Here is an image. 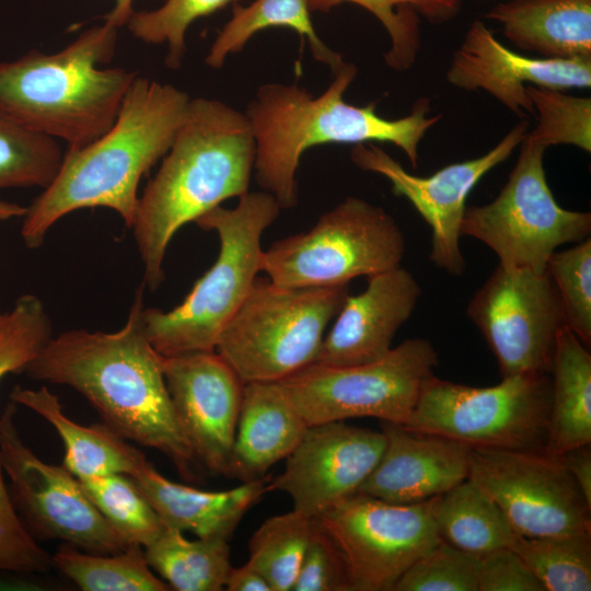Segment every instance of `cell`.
<instances>
[{"mask_svg": "<svg viewBox=\"0 0 591 591\" xmlns=\"http://www.w3.org/2000/svg\"><path fill=\"white\" fill-rule=\"evenodd\" d=\"M143 287L136 291L123 327L111 333L70 329L51 336L24 373L76 390L103 424L128 441L158 450L190 480L198 462L175 415L161 355L146 334Z\"/></svg>", "mask_w": 591, "mask_h": 591, "instance_id": "cell-1", "label": "cell"}, {"mask_svg": "<svg viewBox=\"0 0 591 591\" xmlns=\"http://www.w3.org/2000/svg\"><path fill=\"white\" fill-rule=\"evenodd\" d=\"M256 143L245 114L218 100L190 99L161 166L141 196L131 230L151 291L163 282L176 232L227 199L248 193Z\"/></svg>", "mask_w": 591, "mask_h": 591, "instance_id": "cell-2", "label": "cell"}, {"mask_svg": "<svg viewBox=\"0 0 591 591\" xmlns=\"http://www.w3.org/2000/svg\"><path fill=\"white\" fill-rule=\"evenodd\" d=\"M190 97L169 83L137 76L113 126L68 148L53 182L26 207L21 236L39 247L51 227L85 208L112 209L131 228L142 176L169 151Z\"/></svg>", "mask_w": 591, "mask_h": 591, "instance_id": "cell-3", "label": "cell"}, {"mask_svg": "<svg viewBox=\"0 0 591 591\" xmlns=\"http://www.w3.org/2000/svg\"><path fill=\"white\" fill-rule=\"evenodd\" d=\"M357 72L356 65L344 62L318 96L297 83H266L250 102L245 115L256 143L255 179L281 209L297 205L300 159L315 146L390 142L417 167L419 144L441 115L429 116L430 100L425 96L415 101L408 115L396 119L380 116L376 102L366 106L345 102L344 93Z\"/></svg>", "mask_w": 591, "mask_h": 591, "instance_id": "cell-4", "label": "cell"}, {"mask_svg": "<svg viewBox=\"0 0 591 591\" xmlns=\"http://www.w3.org/2000/svg\"><path fill=\"white\" fill-rule=\"evenodd\" d=\"M117 27L103 21L57 53L31 50L0 62V109L24 126L83 147L114 124L138 76L101 68L113 59Z\"/></svg>", "mask_w": 591, "mask_h": 591, "instance_id": "cell-5", "label": "cell"}, {"mask_svg": "<svg viewBox=\"0 0 591 591\" xmlns=\"http://www.w3.org/2000/svg\"><path fill=\"white\" fill-rule=\"evenodd\" d=\"M280 210L271 194L248 192L234 208L220 205L194 221L217 233L219 254L178 305L170 311L144 308L146 334L159 355L216 350L220 334L260 273L262 237Z\"/></svg>", "mask_w": 591, "mask_h": 591, "instance_id": "cell-6", "label": "cell"}, {"mask_svg": "<svg viewBox=\"0 0 591 591\" xmlns=\"http://www.w3.org/2000/svg\"><path fill=\"white\" fill-rule=\"evenodd\" d=\"M349 285L293 288L257 278L216 351L242 382H277L315 362Z\"/></svg>", "mask_w": 591, "mask_h": 591, "instance_id": "cell-7", "label": "cell"}, {"mask_svg": "<svg viewBox=\"0 0 591 591\" xmlns=\"http://www.w3.org/2000/svg\"><path fill=\"white\" fill-rule=\"evenodd\" d=\"M406 240L385 209L347 197L308 231L274 242L263 251L260 271L276 285L315 288L349 285L397 266Z\"/></svg>", "mask_w": 591, "mask_h": 591, "instance_id": "cell-8", "label": "cell"}, {"mask_svg": "<svg viewBox=\"0 0 591 591\" xmlns=\"http://www.w3.org/2000/svg\"><path fill=\"white\" fill-rule=\"evenodd\" d=\"M549 406V373L502 378L500 383L487 387L433 375L422 385L403 426L471 449L543 451Z\"/></svg>", "mask_w": 591, "mask_h": 591, "instance_id": "cell-9", "label": "cell"}, {"mask_svg": "<svg viewBox=\"0 0 591 591\" xmlns=\"http://www.w3.org/2000/svg\"><path fill=\"white\" fill-rule=\"evenodd\" d=\"M519 157L498 196L480 206H466L461 234L487 245L499 264L546 271L551 255L560 245L590 236L591 215L559 206L544 170L546 147L529 131Z\"/></svg>", "mask_w": 591, "mask_h": 591, "instance_id": "cell-10", "label": "cell"}, {"mask_svg": "<svg viewBox=\"0 0 591 591\" xmlns=\"http://www.w3.org/2000/svg\"><path fill=\"white\" fill-rule=\"evenodd\" d=\"M438 363L428 339L408 338L378 360L344 367L313 362L277 382L309 426L356 417L404 425Z\"/></svg>", "mask_w": 591, "mask_h": 591, "instance_id": "cell-11", "label": "cell"}, {"mask_svg": "<svg viewBox=\"0 0 591 591\" xmlns=\"http://www.w3.org/2000/svg\"><path fill=\"white\" fill-rule=\"evenodd\" d=\"M434 500L393 503L354 494L316 517L343 556L349 591H393L405 571L442 541Z\"/></svg>", "mask_w": 591, "mask_h": 591, "instance_id": "cell-12", "label": "cell"}, {"mask_svg": "<svg viewBox=\"0 0 591 591\" xmlns=\"http://www.w3.org/2000/svg\"><path fill=\"white\" fill-rule=\"evenodd\" d=\"M16 404L0 415V461L11 500L36 538L61 540L94 554H115L129 544L99 512L79 480L62 465L40 460L15 424Z\"/></svg>", "mask_w": 591, "mask_h": 591, "instance_id": "cell-13", "label": "cell"}, {"mask_svg": "<svg viewBox=\"0 0 591 591\" xmlns=\"http://www.w3.org/2000/svg\"><path fill=\"white\" fill-rule=\"evenodd\" d=\"M466 314L484 336L502 378L549 373L565 326L557 290L546 271L497 265L468 302Z\"/></svg>", "mask_w": 591, "mask_h": 591, "instance_id": "cell-14", "label": "cell"}, {"mask_svg": "<svg viewBox=\"0 0 591 591\" xmlns=\"http://www.w3.org/2000/svg\"><path fill=\"white\" fill-rule=\"evenodd\" d=\"M467 478L500 508L520 536L591 531V507L560 455L471 449Z\"/></svg>", "mask_w": 591, "mask_h": 591, "instance_id": "cell-15", "label": "cell"}, {"mask_svg": "<svg viewBox=\"0 0 591 591\" xmlns=\"http://www.w3.org/2000/svg\"><path fill=\"white\" fill-rule=\"evenodd\" d=\"M529 126L526 118L521 119L485 154L451 163L429 176L407 172L374 143L354 144L350 159L357 167L385 177L392 193L414 206L431 229L430 260L439 269L461 276L466 269L460 237L467 196L489 171L513 153Z\"/></svg>", "mask_w": 591, "mask_h": 591, "instance_id": "cell-16", "label": "cell"}, {"mask_svg": "<svg viewBox=\"0 0 591 591\" xmlns=\"http://www.w3.org/2000/svg\"><path fill=\"white\" fill-rule=\"evenodd\" d=\"M384 432L345 421L311 425L287 457L269 491L286 493L293 510L316 518L357 493L380 461Z\"/></svg>", "mask_w": 591, "mask_h": 591, "instance_id": "cell-17", "label": "cell"}, {"mask_svg": "<svg viewBox=\"0 0 591 591\" xmlns=\"http://www.w3.org/2000/svg\"><path fill=\"white\" fill-rule=\"evenodd\" d=\"M178 424L199 464L227 475L244 383L216 351L161 356Z\"/></svg>", "mask_w": 591, "mask_h": 591, "instance_id": "cell-18", "label": "cell"}, {"mask_svg": "<svg viewBox=\"0 0 591 591\" xmlns=\"http://www.w3.org/2000/svg\"><path fill=\"white\" fill-rule=\"evenodd\" d=\"M445 78L464 91H485L521 119L535 112L526 86L558 90L591 86V56L533 58L512 51L479 20L454 50Z\"/></svg>", "mask_w": 591, "mask_h": 591, "instance_id": "cell-19", "label": "cell"}, {"mask_svg": "<svg viewBox=\"0 0 591 591\" xmlns=\"http://www.w3.org/2000/svg\"><path fill=\"white\" fill-rule=\"evenodd\" d=\"M367 288L348 294L325 334L315 362L344 367L384 357L421 297V287L397 266L367 277Z\"/></svg>", "mask_w": 591, "mask_h": 591, "instance_id": "cell-20", "label": "cell"}, {"mask_svg": "<svg viewBox=\"0 0 591 591\" xmlns=\"http://www.w3.org/2000/svg\"><path fill=\"white\" fill-rule=\"evenodd\" d=\"M380 461L356 494L393 503L440 496L468 477L471 448L461 442L383 422Z\"/></svg>", "mask_w": 591, "mask_h": 591, "instance_id": "cell-21", "label": "cell"}, {"mask_svg": "<svg viewBox=\"0 0 591 591\" xmlns=\"http://www.w3.org/2000/svg\"><path fill=\"white\" fill-rule=\"evenodd\" d=\"M130 477L164 526L227 541L246 512L269 491L271 479L265 475L227 490H201L167 479L149 461Z\"/></svg>", "mask_w": 591, "mask_h": 591, "instance_id": "cell-22", "label": "cell"}, {"mask_svg": "<svg viewBox=\"0 0 591 591\" xmlns=\"http://www.w3.org/2000/svg\"><path fill=\"white\" fill-rule=\"evenodd\" d=\"M308 427L278 382L245 383L227 475L242 483L267 475Z\"/></svg>", "mask_w": 591, "mask_h": 591, "instance_id": "cell-23", "label": "cell"}, {"mask_svg": "<svg viewBox=\"0 0 591 591\" xmlns=\"http://www.w3.org/2000/svg\"><path fill=\"white\" fill-rule=\"evenodd\" d=\"M485 16L515 47L541 58L591 56V0H506Z\"/></svg>", "mask_w": 591, "mask_h": 591, "instance_id": "cell-24", "label": "cell"}, {"mask_svg": "<svg viewBox=\"0 0 591 591\" xmlns=\"http://www.w3.org/2000/svg\"><path fill=\"white\" fill-rule=\"evenodd\" d=\"M10 398L55 428L66 450L62 466L77 479L112 474L131 476L148 462L141 450L105 424L82 426L71 420L63 414L58 396L46 386L37 390L16 386Z\"/></svg>", "mask_w": 591, "mask_h": 591, "instance_id": "cell-25", "label": "cell"}, {"mask_svg": "<svg viewBox=\"0 0 591 591\" xmlns=\"http://www.w3.org/2000/svg\"><path fill=\"white\" fill-rule=\"evenodd\" d=\"M551 375V406L545 451L563 455L591 444V355L565 325L556 337Z\"/></svg>", "mask_w": 591, "mask_h": 591, "instance_id": "cell-26", "label": "cell"}, {"mask_svg": "<svg viewBox=\"0 0 591 591\" xmlns=\"http://www.w3.org/2000/svg\"><path fill=\"white\" fill-rule=\"evenodd\" d=\"M433 517L443 542L478 556L511 547L520 536L500 508L470 478L436 497Z\"/></svg>", "mask_w": 591, "mask_h": 591, "instance_id": "cell-27", "label": "cell"}, {"mask_svg": "<svg viewBox=\"0 0 591 591\" xmlns=\"http://www.w3.org/2000/svg\"><path fill=\"white\" fill-rule=\"evenodd\" d=\"M308 0H255L248 5L233 3L232 18L218 33L206 56L215 69L223 66L230 54L241 51L256 33L274 26L289 27L308 40L313 58L334 73L345 61L318 37L311 20Z\"/></svg>", "mask_w": 591, "mask_h": 591, "instance_id": "cell-28", "label": "cell"}, {"mask_svg": "<svg viewBox=\"0 0 591 591\" xmlns=\"http://www.w3.org/2000/svg\"><path fill=\"white\" fill-rule=\"evenodd\" d=\"M143 551L150 568L176 591H221L233 568L229 541H190L171 526H164Z\"/></svg>", "mask_w": 591, "mask_h": 591, "instance_id": "cell-29", "label": "cell"}, {"mask_svg": "<svg viewBox=\"0 0 591 591\" xmlns=\"http://www.w3.org/2000/svg\"><path fill=\"white\" fill-rule=\"evenodd\" d=\"M345 2L362 7L385 28L391 45L384 61L393 70L410 69L421 46V19L448 23L459 15L462 0H308L311 12H328Z\"/></svg>", "mask_w": 591, "mask_h": 591, "instance_id": "cell-30", "label": "cell"}, {"mask_svg": "<svg viewBox=\"0 0 591 591\" xmlns=\"http://www.w3.org/2000/svg\"><path fill=\"white\" fill-rule=\"evenodd\" d=\"M53 567L83 591H166L147 563L143 547L129 544L115 554H94L63 543L51 556Z\"/></svg>", "mask_w": 591, "mask_h": 591, "instance_id": "cell-31", "label": "cell"}, {"mask_svg": "<svg viewBox=\"0 0 591 591\" xmlns=\"http://www.w3.org/2000/svg\"><path fill=\"white\" fill-rule=\"evenodd\" d=\"M511 548L545 591L591 590V531L519 536Z\"/></svg>", "mask_w": 591, "mask_h": 591, "instance_id": "cell-32", "label": "cell"}, {"mask_svg": "<svg viewBox=\"0 0 591 591\" xmlns=\"http://www.w3.org/2000/svg\"><path fill=\"white\" fill-rule=\"evenodd\" d=\"M314 518L296 510L268 518L250 540L248 563L271 591H292Z\"/></svg>", "mask_w": 591, "mask_h": 591, "instance_id": "cell-33", "label": "cell"}, {"mask_svg": "<svg viewBox=\"0 0 591 591\" xmlns=\"http://www.w3.org/2000/svg\"><path fill=\"white\" fill-rule=\"evenodd\" d=\"M63 153L57 140L35 131L0 109V189L47 187Z\"/></svg>", "mask_w": 591, "mask_h": 591, "instance_id": "cell-34", "label": "cell"}, {"mask_svg": "<svg viewBox=\"0 0 591 591\" xmlns=\"http://www.w3.org/2000/svg\"><path fill=\"white\" fill-rule=\"evenodd\" d=\"M78 480L89 500L128 544L144 547L164 528L130 476L112 474Z\"/></svg>", "mask_w": 591, "mask_h": 591, "instance_id": "cell-35", "label": "cell"}, {"mask_svg": "<svg viewBox=\"0 0 591 591\" xmlns=\"http://www.w3.org/2000/svg\"><path fill=\"white\" fill-rule=\"evenodd\" d=\"M536 126L529 135L546 148L557 144L591 152V99L565 90L528 85Z\"/></svg>", "mask_w": 591, "mask_h": 591, "instance_id": "cell-36", "label": "cell"}, {"mask_svg": "<svg viewBox=\"0 0 591 591\" xmlns=\"http://www.w3.org/2000/svg\"><path fill=\"white\" fill-rule=\"evenodd\" d=\"M546 273L563 309L565 325L589 348L591 344V239L555 251Z\"/></svg>", "mask_w": 591, "mask_h": 591, "instance_id": "cell-37", "label": "cell"}, {"mask_svg": "<svg viewBox=\"0 0 591 591\" xmlns=\"http://www.w3.org/2000/svg\"><path fill=\"white\" fill-rule=\"evenodd\" d=\"M237 0H164L151 11H135L127 23L134 37L147 44H166L165 65L170 69L182 66L188 27L199 18L235 3Z\"/></svg>", "mask_w": 591, "mask_h": 591, "instance_id": "cell-38", "label": "cell"}, {"mask_svg": "<svg viewBox=\"0 0 591 591\" xmlns=\"http://www.w3.org/2000/svg\"><path fill=\"white\" fill-rule=\"evenodd\" d=\"M51 336L48 313L34 294L21 296L9 311H0V381L24 372Z\"/></svg>", "mask_w": 591, "mask_h": 591, "instance_id": "cell-39", "label": "cell"}, {"mask_svg": "<svg viewBox=\"0 0 591 591\" xmlns=\"http://www.w3.org/2000/svg\"><path fill=\"white\" fill-rule=\"evenodd\" d=\"M479 557L441 541L405 571L393 591H478Z\"/></svg>", "mask_w": 591, "mask_h": 591, "instance_id": "cell-40", "label": "cell"}, {"mask_svg": "<svg viewBox=\"0 0 591 591\" xmlns=\"http://www.w3.org/2000/svg\"><path fill=\"white\" fill-rule=\"evenodd\" d=\"M51 568V555L37 543L11 500L0 461V570L40 573Z\"/></svg>", "mask_w": 591, "mask_h": 591, "instance_id": "cell-41", "label": "cell"}, {"mask_svg": "<svg viewBox=\"0 0 591 591\" xmlns=\"http://www.w3.org/2000/svg\"><path fill=\"white\" fill-rule=\"evenodd\" d=\"M292 591H349L343 556L316 518Z\"/></svg>", "mask_w": 591, "mask_h": 591, "instance_id": "cell-42", "label": "cell"}, {"mask_svg": "<svg viewBox=\"0 0 591 591\" xmlns=\"http://www.w3.org/2000/svg\"><path fill=\"white\" fill-rule=\"evenodd\" d=\"M478 591H545V589L511 547H502L479 557Z\"/></svg>", "mask_w": 591, "mask_h": 591, "instance_id": "cell-43", "label": "cell"}, {"mask_svg": "<svg viewBox=\"0 0 591 591\" xmlns=\"http://www.w3.org/2000/svg\"><path fill=\"white\" fill-rule=\"evenodd\" d=\"M591 444L571 449L561 456L568 472L591 507Z\"/></svg>", "mask_w": 591, "mask_h": 591, "instance_id": "cell-44", "label": "cell"}, {"mask_svg": "<svg viewBox=\"0 0 591 591\" xmlns=\"http://www.w3.org/2000/svg\"><path fill=\"white\" fill-rule=\"evenodd\" d=\"M228 591H271L264 576L248 561L239 568H232L227 583Z\"/></svg>", "mask_w": 591, "mask_h": 591, "instance_id": "cell-45", "label": "cell"}, {"mask_svg": "<svg viewBox=\"0 0 591 591\" xmlns=\"http://www.w3.org/2000/svg\"><path fill=\"white\" fill-rule=\"evenodd\" d=\"M132 3L134 0H114L112 10L103 16V21L117 28L126 26L135 12Z\"/></svg>", "mask_w": 591, "mask_h": 591, "instance_id": "cell-46", "label": "cell"}, {"mask_svg": "<svg viewBox=\"0 0 591 591\" xmlns=\"http://www.w3.org/2000/svg\"><path fill=\"white\" fill-rule=\"evenodd\" d=\"M26 212V207L15 202L0 200V221L12 218H23Z\"/></svg>", "mask_w": 591, "mask_h": 591, "instance_id": "cell-47", "label": "cell"}]
</instances>
